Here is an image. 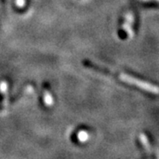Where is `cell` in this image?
Returning <instances> with one entry per match:
<instances>
[{
    "instance_id": "6da1fadb",
    "label": "cell",
    "mask_w": 159,
    "mask_h": 159,
    "mask_svg": "<svg viewBox=\"0 0 159 159\" xmlns=\"http://www.w3.org/2000/svg\"><path fill=\"white\" fill-rule=\"evenodd\" d=\"M119 78L122 81L126 82V83H129L132 85H134L142 89L143 90H146L149 92V93H152V94H156V95H158L159 94V87L157 86L151 84V83H148L147 81H144L142 80L137 79L134 78L131 75L125 74H121L119 75Z\"/></svg>"
},
{
    "instance_id": "7a4b0ae2",
    "label": "cell",
    "mask_w": 159,
    "mask_h": 159,
    "mask_svg": "<svg viewBox=\"0 0 159 159\" xmlns=\"http://www.w3.org/2000/svg\"><path fill=\"white\" fill-rule=\"evenodd\" d=\"M134 15L132 13H127L125 17V22L123 23L122 28L123 30L125 31L126 34L128 35V37L133 38L134 36V29H133V24H134Z\"/></svg>"
},
{
    "instance_id": "3957f363",
    "label": "cell",
    "mask_w": 159,
    "mask_h": 159,
    "mask_svg": "<svg viewBox=\"0 0 159 159\" xmlns=\"http://www.w3.org/2000/svg\"><path fill=\"white\" fill-rule=\"evenodd\" d=\"M43 100L48 106H51L54 103V100H53V97L51 96L50 89H49L48 83H44V85H43Z\"/></svg>"
},
{
    "instance_id": "277c9868",
    "label": "cell",
    "mask_w": 159,
    "mask_h": 159,
    "mask_svg": "<svg viewBox=\"0 0 159 159\" xmlns=\"http://www.w3.org/2000/svg\"><path fill=\"white\" fill-rule=\"evenodd\" d=\"M140 140H141V142H142V145L144 146V148H146L148 151H150V145H149V142H148L147 136H146L144 134H141V135H140Z\"/></svg>"
},
{
    "instance_id": "5b68a950",
    "label": "cell",
    "mask_w": 159,
    "mask_h": 159,
    "mask_svg": "<svg viewBox=\"0 0 159 159\" xmlns=\"http://www.w3.org/2000/svg\"><path fill=\"white\" fill-rule=\"evenodd\" d=\"M78 139L80 142H85L89 139V134L86 132V131H80L78 134Z\"/></svg>"
},
{
    "instance_id": "8992f818",
    "label": "cell",
    "mask_w": 159,
    "mask_h": 159,
    "mask_svg": "<svg viewBox=\"0 0 159 159\" xmlns=\"http://www.w3.org/2000/svg\"><path fill=\"white\" fill-rule=\"evenodd\" d=\"M25 3H26V1H25V0H16V4H17V6H20V7H22V6L25 5Z\"/></svg>"
},
{
    "instance_id": "52a82bcc",
    "label": "cell",
    "mask_w": 159,
    "mask_h": 159,
    "mask_svg": "<svg viewBox=\"0 0 159 159\" xmlns=\"http://www.w3.org/2000/svg\"><path fill=\"white\" fill-rule=\"evenodd\" d=\"M157 1H159V0H157Z\"/></svg>"
}]
</instances>
